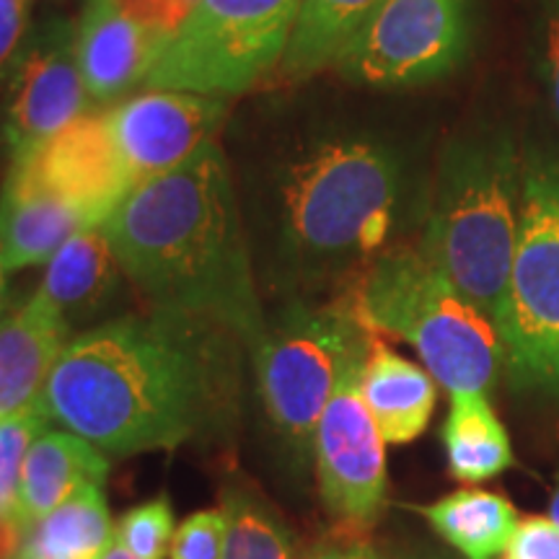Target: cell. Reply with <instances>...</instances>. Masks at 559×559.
Masks as SVG:
<instances>
[{
	"mask_svg": "<svg viewBox=\"0 0 559 559\" xmlns=\"http://www.w3.org/2000/svg\"><path fill=\"white\" fill-rule=\"evenodd\" d=\"M370 334L347 298L296 296L267 319L249 360L264 417L293 459L306 464L313 453L321 412L347 370L366 360Z\"/></svg>",
	"mask_w": 559,
	"mask_h": 559,
	"instance_id": "8992f818",
	"label": "cell"
},
{
	"mask_svg": "<svg viewBox=\"0 0 559 559\" xmlns=\"http://www.w3.org/2000/svg\"><path fill=\"white\" fill-rule=\"evenodd\" d=\"M469 47L472 0H381L332 68L358 86H423L451 75Z\"/></svg>",
	"mask_w": 559,
	"mask_h": 559,
	"instance_id": "9c48e42d",
	"label": "cell"
},
{
	"mask_svg": "<svg viewBox=\"0 0 559 559\" xmlns=\"http://www.w3.org/2000/svg\"><path fill=\"white\" fill-rule=\"evenodd\" d=\"M445 459L453 479L477 485L500 477L513 466V445L487 394H451L443 430Z\"/></svg>",
	"mask_w": 559,
	"mask_h": 559,
	"instance_id": "44dd1931",
	"label": "cell"
},
{
	"mask_svg": "<svg viewBox=\"0 0 559 559\" xmlns=\"http://www.w3.org/2000/svg\"><path fill=\"white\" fill-rule=\"evenodd\" d=\"M523 158L506 132L449 145L440 160L425 254L498 324L521 218Z\"/></svg>",
	"mask_w": 559,
	"mask_h": 559,
	"instance_id": "277c9868",
	"label": "cell"
},
{
	"mask_svg": "<svg viewBox=\"0 0 559 559\" xmlns=\"http://www.w3.org/2000/svg\"><path fill=\"white\" fill-rule=\"evenodd\" d=\"M298 13L300 0H198L160 45L143 86L241 94L283 62Z\"/></svg>",
	"mask_w": 559,
	"mask_h": 559,
	"instance_id": "ba28073f",
	"label": "cell"
},
{
	"mask_svg": "<svg viewBox=\"0 0 559 559\" xmlns=\"http://www.w3.org/2000/svg\"><path fill=\"white\" fill-rule=\"evenodd\" d=\"M198 0H115L124 16L145 26L160 39H169L190 16Z\"/></svg>",
	"mask_w": 559,
	"mask_h": 559,
	"instance_id": "f1b7e54d",
	"label": "cell"
},
{
	"mask_svg": "<svg viewBox=\"0 0 559 559\" xmlns=\"http://www.w3.org/2000/svg\"><path fill=\"white\" fill-rule=\"evenodd\" d=\"M174 534V510L166 498L128 510L117 523V542L140 559H166Z\"/></svg>",
	"mask_w": 559,
	"mask_h": 559,
	"instance_id": "484cf974",
	"label": "cell"
},
{
	"mask_svg": "<svg viewBox=\"0 0 559 559\" xmlns=\"http://www.w3.org/2000/svg\"><path fill=\"white\" fill-rule=\"evenodd\" d=\"M417 510L440 539L464 559L502 557L521 523L513 502L500 492L477 487L456 489Z\"/></svg>",
	"mask_w": 559,
	"mask_h": 559,
	"instance_id": "ffe728a7",
	"label": "cell"
},
{
	"mask_svg": "<svg viewBox=\"0 0 559 559\" xmlns=\"http://www.w3.org/2000/svg\"><path fill=\"white\" fill-rule=\"evenodd\" d=\"M124 272L102 226H86L47 262L39 293L58 309L70 326L102 313L120 290Z\"/></svg>",
	"mask_w": 559,
	"mask_h": 559,
	"instance_id": "d6986e66",
	"label": "cell"
},
{
	"mask_svg": "<svg viewBox=\"0 0 559 559\" xmlns=\"http://www.w3.org/2000/svg\"><path fill=\"white\" fill-rule=\"evenodd\" d=\"M79 62L88 99L109 104L145 81L164 39L135 24L115 0H88L75 26Z\"/></svg>",
	"mask_w": 559,
	"mask_h": 559,
	"instance_id": "9a60e30c",
	"label": "cell"
},
{
	"mask_svg": "<svg viewBox=\"0 0 559 559\" xmlns=\"http://www.w3.org/2000/svg\"><path fill=\"white\" fill-rule=\"evenodd\" d=\"M21 164L41 187L75 207L86 226H102L132 192V177L107 111H86Z\"/></svg>",
	"mask_w": 559,
	"mask_h": 559,
	"instance_id": "4fadbf2b",
	"label": "cell"
},
{
	"mask_svg": "<svg viewBox=\"0 0 559 559\" xmlns=\"http://www.w3.org/2000/svg\"><path fill=\"white\" fill-rule=\"evenodd\" d=\"M47 423H50V417L41 404L19 412L9 419H0V521L16 523L21 466H24V456L32 440L47 428Z\"/></svg>",
	"mask_w": 559,
	"mask_h": 559,
	"instance_id": "d4e9b609",
	"label": "cell"
},
{
	"mask_svg": "<svg viewBox=\"0 0 559 559\" xmlns=\"http://www.w3.org/2000/svg\"><path fill=\"white\" fill-rule=\"evenodd\" d=\"M109 459L86 438L45 428L24 456L16 495V523L24 531L91 485H104Z\"/></svg>",
	"mask_w": 559,
	"mask_h": 559,
	"instance_id": "e0dca14e",
	"label": "cell"
},
{
	"mask_svg": "<svg viewBox=\"0 0 559 559\" xmlns=\"http://www.w3.org/2000/svg\"><path fill=\"white\" fill-rule=\"evenodd\" d=\"M345 298L368 332L407 342L449 394H489L506 368L498 324L419 249L381 251Z\"/></svg>",
	"mask_w": 559,
	"mask_h": 559,
	"instance_id": "5b68a950",
	"label": "cell"
},
{
	"mask_svg": "<svg viewBox=\"0 0 559 559\" xmlns=\"http://www.w3.org/2000/svg\"><path fill=\"white\" fill-rule=\"evenodd\" d=\"M362 362L347 370L321 412L311 456L334 526L370 534L386 508V440L362 402Z\"/></svg>",
	"mask_w": 559,
	"mask_h": 559,
	"instance_id": "8fae6325",
	"label": "cell"
},
{
	"mask_svg": "<svg viewBox=\"0 0 559 559\" xmlns=\"http://www.w3.org/2000/svg\"><path fill=\"white\" fill-rule=\"evenodd\" d=\"M3 88L0 135L9 160L29 156L86 115L91 99L83 83L73 21L52 16L29 29Z\"/></svg>",
	"mask_w": 559,
	"mask_h": 559,
	"instance_id": "30bf717a",
	"label": "cell"
},
{
	"mask_svg": "<svg viewBox=\"0 0 559 559\" xmlns=\"http://www.w3.org/2000/svg\"><path fill=\"white\" fill-rule=\"evenodd\" d=\"M223 96L148 88L109 109V124L128 164L132 185L177 169L213 143L226 120Z\"/></svg>",
	"mask_w": 559,
	"mask_h": 559,
	"instance_id": "7c38bea8",
	"label": "cell"
},
{
	"mask_svg": "<svg viewBox=\"0 0 559 559\" xmlns=\"http://www.w3.org/2000/svg\"><path fill=\"white\" fill-rule=\"evenodd\" d=\"M394 148L360 132H313L270 160L254 185L249 243L257 280L300 293L366 270L402 205Z\"/></svg>",
	"mask_w": 559,
	"mask_h": 559,
	"instance_id": "3957f363",
	"label": "cell"
},
{
	"mask_svg": "<svg viewBox=\"0 0 559 559\" xmlns=\"http://www.w3.org/2000/svg\"><path fill=\"white\" fill-rule=\"evenodd\" d=\"M498 330L513 381L559 400V158L542 148L523 156L519 236Z\"/></svg>",
	"mask_w": 559,
	"mask_h": 559,
	"instance_id": "52a82bcc",
	"label": "cell"
},
{
	"mask_svg": "<svg viewBox=\"0 0 559 559\" xmlns=\"http://www.w3.org/2000/svg\"><path fill=\"white\" fill-rule=\"evenodd\" d=\"M379 3L381 0H300L296 32L280 62L283 73L288 79H309L332 68Z\"/></svg>",
	"mask_w": 559,
	"mask_h": 559,
	"instance_id": "603a6c76",
	"label": "cell"
},
{
	"mask_svg": "<svg viewBox=\"0 0 559 559\" xmlns=\"http://www.w3.org/2000/svg\"><path fill=\"white\" fill-rule=\"evenodd\" d=\"M86 221L41 187L21 164H9L0 190V267L5 275L47 264Z\"/></svg>",
	"mask_w": 559,
	"mask_h": 559,
	"instance_id": "2e32d148",
	"label": "cell"
},
{
	"mask_svg": "<svg viewBox=\"0 0 559 559\" xmlns=\"http://www.w3.org/2000/svg\"><path fill=\"white\" fill-rule=\"evenodd\" d=\"M247 342L228 326L151 309L73 334L47 379V417L109 456L228 436L241 415Z\"/></svg>",
	"mask_w": 559,
	"mask_h": 559,
	"instance_id": "6da1fadb",
	"label": "cell"
},
{
	"mask_svg": "<svg viewBox=\"0 0 559 559\" xmlns=\"http://www.w3.org/2000/svg\"><path fill=\"white\" fill-rule=\"evenodd\" d=\"M5 313V272L0 267V317Z\"/></svg>",
	"mask_w": 559,
	"mask_h": 559,
	"instance_id": "d590c367",
	"label": "cell"
},
{
	"mask_svg": "<svg viewBox=\"0 0 559 559\" xmlns=\"http://www.w3.org/2000/svg\"><path fill=\"white\" fill-rule=\"evenodd\" d=\"M226 510V547L223 559H300L290 528L267 500L249 489H230Z\"/></svg>",
	"mask_w": 559,
	"mask_h": 559,
	"instance_id": "cb8c5ba5",
	"label": "cell"
},
{
	"mask_svg": "<svg viewBox=\"0 0 559 559\" xmlns=\"http://www.w3.org/2000/svg\"><path fill=\"white\" fill-rule=\"evenodd\" d=\"M226 547V510L207 508L192 513L177 528L171 542V559H223Z\"/></svg>",
	"mask_w": 559,
	"mask_h": 559,
	"instance_id": "4316f807",
	"label": "cell"
},
{
	"mask_svg": "<svg viewBox=\"0 0 559 559\" xmlns=\"http://www.w3.org/2000/svg\"><path fill=\"white\" fill-rule=\"evenodd\" d=\"M29 5L32 0H0V83L29 34Z\"/></svg>",
	"mask_w": 559,
	"mask_h": 559,
	"instance_id": "1f68e13d",
	"label": "cell"
},
{
	"mask_svg": "<svg viewBox=\"0 0 559 559\" xmlns=\"http://www.w3.org/2000/svg\"><path fill=\"white\" fill-rule=\"evenodd\" d=\"M534 50L542 86L559 122V0H534Z\"/></svg>",
	"mask_w": 559,
	"mask_h": 559,
	"instance_id": "83f0119b",
	"label": "cell"
},
{
	"mask_svg": "<svg viewBox=\"0 0 559 559\" xmlns=\"http://www.w3.org/2000/svg\"><path fill=\"white\" fill-rule=\"evenodd\" d=\"M300 559H386L362 531H349L334 526L330 534L321 536L300 551Z\"/></svg>",
	"mask_w": 559,
	"mask_h": 559,
	"instance_id": "4dcf8cb0",
	"label": "cell"
},
{
	"mask_svg": "<svg viewBox=\"0 0 559 559\" xmlns=\"http://www.w3.org/2000/svg\"><path fill=\"white\" fill-rule=\"evenodd\" d=\"M70 340L73 326L39 290L0 317V419L41 404L47 379Z\"/></svg>",
	"mask_w": 559,
	"mask_h": 559,
	"instance_id": "5bb4252c",
	"label": "cell"
},
{
	"mask_svg": "<svg viewBox=\"0 0 559 559\" xmlns=\"http://www.w3.org/2000/svg\"><path fill=\"white\" fill-rule=\"evenodd\" d=\"M549 519L559 526V474H557V485L551 489V500H549Z\"/></svg>",
	"mask_w": 559,
	"mask_h": 559,
	"instance_id": "836d02e7",
	"label": "cell"
},
{
	"mask_svg": "<svg viewBox=\"0 0 559 559\" xmlns=\"http://www.w3.org/2000/svg\"><path fill=\"white\" fill-rule=\"evenodd\" d=\"M115 542L104 485H91L26 528L16 559H99Z\"/></svg>",
	"mask_w": 559,
	"mask_h": 559,
	"instance_id": "7402d4cb",
	"label": "cell"
},
{
	"mask_svg": "<svg viewBox=\"0 0 559 559\" xmlns=\"http://www.w3.org/2000/svg\"><path fill=\"white\" fill-rule=\"evenodd\" d=\"M13 559H16V557H13Z\"/></svg>",
	"mask_w": 559,
	"mask_h": 559,
	"instance_id": "8d00e7d4",
	"label": "cell"
},
{
	"mask_svg": "<svg viewBox=\"0 0 559 559\" xmlns=\"http://www.w3.org/2000/svg\"><path fill=\"white\" fill-rule=\"evenodd\" d=\"M99 559H140V557H135V555H132V551L124 549L120 542H115L107 551H104Z\"/></svg>",
	"mask_w": 559,
	"mask_h": 559,
	"instance_id": "d6a6232c",
	"label": "cell"
},
{
	"mask_svg": "<svg viewBox=\"0 0 559 559\" xmlns=\"http://www.w3.org/2000/svg\"><path fill=\"white\" fill-rule=\"evenodd\" d=\"M502 559H559V526L549 515L521 519Z\"/></svg>",
	"mask_w": 559,
	"mask_h": 559,
	"instance_id": "f546056e",
	"label": "cell"
},
{
	"mask_svg": "<svg viewBox=\"0 0 559 559\" xmlns=\"http://www.w3.org/2000/svg\"><path fill=\"white\" fill-rule=\"evenodd\" d=\"M404 559H456L451 555H440V551H425V555H412V557H404ZM464 559V557H461Z\"/></svg>",
	"mask_w": 559,
	"mask_h": 559,
	"instance_id": "e575fe53",
	"label": "cell"
},
{
	"mask_svg": "<svg viewBox=\"0 0 559 559\" xmlns=\"http://www.w3.org/2000/svg\"><path fill=\"white\" fill-rule=\"evenodd\" d=\"M360 391L381 438L391 445L423 436L438 402V381L417 362L394 353L381 334H370Z\"/></svg>",
	"mask_w": 559,
	"mask_h": 559,
	"instance_id": "ac0fdd59",
	"label": "cell"
},
{
	"mask_svg": "<svg viewBox=\"0 0 559 559\" xmlns=\"http://www.w3.org/2000/svg\"><path fill=\"white\" fill-rule=\"evenodd\" d=\"M102 228L151 309L218 321L251 353L267 317L234 174L215 140L132 187Z\"/></svg>",
	"mask_w": 559,
	"mask_h": 559,
	"instance_id": "7a4b0ae2",
	"label": "cell"
}]
</instances>
